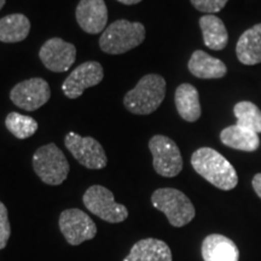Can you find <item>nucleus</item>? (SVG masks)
Wrapping results in <instances>:
<instances>
[{
	"label": "nucleus",
	"mask_w": 261,
	"mask_h": 261,
	"mask_svg": "<svg viewBox=\"0 0 261 261\" xmlns=\"http://www.w3.org/2000/svg\"><path fill=\"white\" fill-rule=\"evenodd\" d=\"M196 173L220 190H232L238 184L236 169L223 155L212 148L197 149L191 156Z\"/></svg>",
	"instance_id": "nucleus-1"
},
{
	"label": "nucleus",
	"mask_w": 261,
	"mask_h": 261,
	"mask_svg": "<svg viewBox=\"0 0 261 261\" xmlns=\"http://www.w3.org/2000/svg\"><path fill=\"white\" fill-rule=\"evenodd\" d=\"M165 97L166 80L159 74H148L126 93L123 106L135 115H149L159 109Z\"/></svg>",
	"instance_id": "nucleus-2"
},
{
	"label": "nucleus",
	"mask_w": 261,
	"mask_h": 261,
	"mask_svg": "<svg viewBox=\"0 0 261 261\" xmlns=\"http://www.w3.org/2000/svg\"><path fill=\"white\" fill-rule=\"evenodd\" d=\"M145 27L139 22L117 19L99 38V47L108 55H122L139 46L145 39Z\"/></svg>",
	"instance_id": "nucleus-3"
},
{
	"label": "nucleus",
	"mask_w": 261,
	"mask_h": 261,
	"mask_svg": "<svg viewBox=\"0 0 261 261\" xmlns=\"http://www.w3.org/2000/svg\"><path fill=\"white\" fill-rule=\"evenodd\" d=\"M151 203L156 210L165 213L169 224L174 227H182L195 218L194 204L184 192L173 188L158 189L151 195Z\"/></svg>",
	"instance_id": "nucleus-4"
},
{
	"label": "nucleus",
	"mask_w": 261,
	"mask_h": 261,
	"mask_svg": "<svg viewBox=\"0 0 261 261\" xmlns=\"http://www.w3.org/2000/svg\"><path fill=\"white\" fill-rule=\"evenodd\" d=\"M33 168L42 182L54 187L61 185L70 171L67 158L55 143L40 146L34 152Z\"/></svg>",
	"instance_id": "nucleus-5"
},
{
	"label": "nucleus",
	"mask_w": 261,
	"mask_h": 261,
	"mask_svg": "<svg viewBox=\"0 0 261 261\" xmlns=\"http://www.w3.org/2000/svg\"><path fill=\"white\" fill-rule=\"evenodd\" d=\"M83 202L91 213L108 223H122L128 217V210L115 202L113 192L102 185H92L87 189Z\"/></svg>",
	"instance_id": "nucleus-6"
},
{
	"label": "nucleus",
	"mask_w": 261,
	"mask_h": 261,
	"mask_svg": "<svg viewBox=\"0 0 261 261\" xmlns=\"http://www.w3.org/2000/svg\"><path fill=\"white\" fill-rule=\"evenodd\" d=\"M149 149L152 155V166L158 174L173 178L181 172L182 158L174 140L156 135L149 140Z\"/></svg>",
	"instance_id": "nucleus-7"
},
{
	"label": "nucleus",
	"mask_w": 261,
	"mask_h": 261,
	"mask_svg": "<svg viewBox=\"0 0 261 261\" xmlns=\"http://www.w3.org/2000/svg\"><path fill=\"white\" fill-rule=\"evenodd\" d=\"M64 144L80 165L89 169H103L108 158L103 146L92 137H81L69 132L64 138Z\"/></svg>",
	"instance_id": "nucleus-8"
},
{
	"label": "nucleus",
	"mask_w": 261,
	"mask_h": 261,
	"mask_svg": "<svg viewBox=\"0 0 261 261\" xmlns=\"http://www.w3.org/2000/svg\"><path fill=\"white\" fill-rule=\"evenodd\" d=\"M51 98V89L47 81L41 77L21 81L12 87L10 99L16 107L25 112H34L45 106Z\"/></svg>",
	"instance_id": "nucleus-9"
},
{
	"label": "nucleus",
	"mask_w": 261,
	"mask_h": 261,
	"mask_svg": "<svg viewBox=\"0 0 261 261\" xmlns=\"http://www.w3.org/2000/svg\"><path fill=\"white\" fill-rule=\"evenodd\" d=\"M60 230L67 242L79 246L97 234V226L90 215L77 208L65 210L60 215Z\"/></svg>",
	"instance_id": "nucleus-10"
},
{
	"label": "nucleus",
	"mask_w": 261,
	"mask_h": 261,
	"mask_svg": "<svg viewBox=\"0 0 261 261\" xmlns=\"http://www.w3.org/2000/svg\"><path fill=\"white\" fill-rule=\"evenodd\" d=\"M104 70L102 64L96 61H87L80 64L62 84V91L70 99H76L90 87L102 83Z\"/></svg>",
	"instance_id": "nucleus-11"
},
{
	"label": "nucleus",
	"mask_w": 261,
	"mask_h": 261,
	"mask_svg": "<svg viewBox=\"0 0 261 261\" xmlns=\"http://www.w3.org/2000/svg\"><path fill=\"white\" fill-rule=\"evenodd\" d=\"M39 58L48 70L64 73L70 69L76 60V47L61 38H51L41 46Z\"/></svg>",
	"instance_id": "nucleus-12"
},
{
	"label": "nucleus",
	"mask_w": 261,
	"mask_h": 261,
	"mask_svg": "<svg viewBox=\"0 0 261 261\" xmlns=\"http://www.w3.org/2000/svg\"><path fill=\"white\" fill-rule=\"evenodd\" d=\"M77 24L87 34H99L106 31L108 9L104 0H80L76 6Z\"/></svg>",
	"instance_id": "nucleus-13"
},
{
	"label": "nucleus",
	"mask_w": 261,
	"mask_h": 261,
	"mask_svg": "<svg viewBox=\"0 0 261 261\" xmlns=\"http://www.w3.org/2000/svg\"><path fill=\"white\" fill-rule=\"evenodd\" d=\"M201 254L204 261H238L240 250L232 240L219 233H212L202 242Z\"/></svg>",
	"instance_id": "nucleus-14"
},
{
	"label": "nucleus",
	"mask_w": 261,
	"mask_h": 261,
	"mask_svg": "<svg viewBox=\"0 0 261 261\" xmlns=\"http://www.w3.org/2000/svg\"><path fill=\"white\" fill-rule=\"evenodd\" d=\"M189 71L198 79H221L227 73V68L221 60L212 57L207 52L196 50L188 63Z\"/></svg>",
	"instance_id": "nucleus-15"
},
{
	"label": "nucleus",
	"mask_w": 261,
	"mask_h": 261,
	"mask_svg": "<svg viewBox=\"0 0 261 261\" xmlns=\"http://www.w3.org/2000/svg\"><path fill=\"white\" fill-rule=\"evenodd\" d=\"M123 261H172V252L168 244L156 238H144L130 248Z\"/></svg>",
	"instance_id": "nucleus-16"
},
{
	"label": "nucleus",
	"mask_w": 261,
	"mask_h": 261,
	"mask_svg": "<svg viewBox=\"0 0 261 261\" xmlns=\"http://www.w3.org/2000/svg\"><path fill=\"white\" fill-rule=\"evenodd\" d=\"M236 56L244 65L261 64V23L243 32L237 41Z\"/></svg>",
	"instance_id": "nucleus-17"
},
{
	"label": "nucleus",
	"mask_w": 261,
	"mask_h": 261,
	"mask_svg": "<svg viewBox=\"0 0 261 261\" xmlns=\"http://www.w3.org/2000/svg\"><path fill=\"white\" fill-rule=\"evenodd\" d=\"M220 140L224 145L240 151L253 152L260 148L259 135L237 123L221 130Z\"/></svg>",
	"instance_id": "nucleus-18"
},
{
	"label": "nucleus",
	"mask_w": 261,
	"mask_h": 261,
	"mask_svg": "<svg viewBox=\"0 0 261 261\" xmlns=\"http://www.w3.org/2000/svg\"><path fill=\"white\" fill-rule=\"evenodd\" d=\"M174 102L177 112L182 120L195 122L201 117L202 110L198 91L191 84H181L175 90Z\"/></svg>",
	"instance_id": "nucleus-19"
},
{
	"label": "nucleus",
	"mask_w": 261,
	"mask_h": 261,
	"mask_svg": "<svg viewBox=\"0 0 261 261\" xmlns=\"http://www.w3.org/2000/svg\"><path fill=\"white\" fill-rule=\"evenodd\" d=\"M204 45L213 51H221L228 42V33L224 22L214 15L202 16L198 21Z\"/></svg>",
	"instance_id": "nucleus-20"
},
{
	"label": "nucleus",
	"mask_w": 261,
	"mask_h": 261,
	"mask_svg": "<svg viewBox=\"0 0 261 261\" xmlns=\"http://www.w3.org/2000/svg\"><path fill=\"white\" fill-rule=\"evenodd\" d=\"M31 32V21L22 14H12L0 18V41L12 44L23 41Z\"/></svg>",
	"instance_id": "nucleus-21"
},
{
	"label": "nucleus",
	"mask_w": 261,
	"mask_h": 261,
	"mask_svg": "<svg viewBox=\"0 0 261 261\" xmlns=\"http://www.w3.org/2000/svg\"><path fill=\"white\" fill-rule=\"evenodd\" d=\"M233 114L237 119V125L252 129L257 135L261 133V110L255 104L248 100L238 102L233 107Z\"/></svg>",
	"instance_id": "nucleus-22"
},
{
	"label": "nucleus",
	"mask_w": 261,
	"mask_h": 261,
	"mask_svg": "<svg viewBox=\"0 0 261 261\" xmlns=\"http://www.w3.org/2000/svg\"><path fill=\"white\" fill-rule=\"evenodd\" d=\"M5 126L12 136L18 139H27L38 130L37 120L19 113H10L5 119Z\"/></svg>",
	"instance_id": "nucleus-23"
},
{
	"label": "nucleus",
	"mask_w": 261,
	"mask_h": 261,
	"mask_svg": "<svg viewBox=\"0 0 261 261\" xmlns=\"http://www.w3.org/2000/svg\"><path fill=\"white\" fill-rule=\"evenodd\" d=\"M192 6L198 11L207 15H213L221 11L228 0H190Z\"/></svg>",
	"instance_id": "nucleus-24"
},
{
	"label": "nucleus",
	"mask_w": 261,
	"mask_h": 261,
	"mask_svg": "<svg viewBox=\"0 0 261 261\" xmlns=\"http://www.w3.org/2000/svg\"><path fill=\"white\" fill-rule=\"evenodd\" d=\"M10 234H11V226L9 221L8 208L3 202H0V250L6 247Z\"/></svg>",
	"instance_id": "nucleus-25"
},
{
	"label": "nucleus",
	"mask_w": 261,
	"mask_h": 261,
	"mask_svg": "<svg viewBox=\"0 0 261 261\" xmlns=\"http://www.w3.org/2000/svg\"><path fill=\"white\" fill-rule=\"evenodd\" d=\"M252 185H253L254 191H255V194L261 198V173H257V174L254 175Z\"/></svg>",
	"instance_id": "nucleus-26"
},
{
	"label": "nucleus",
	"mask_w": 261,
	"mask_h": 261,
	"mask_svg": "<svg viewBox=\"0 0 261 261\" xmlns=\"http://www.w3.org/2000/svg\"><path fill=\"white\" fill-rule=\"evenodd\" d=\"M119 3H121L123 5H135L142 2V0H117Z\"/></svg>",
	"instance_id": "nucleus-27"
},
{
	"label": "nucleus",
	"mask_w": 261,
	"mask_h": 261,
	"mask_svg": "<svg viewBox=\"0 0 261 261\" xmlns=\"http://www.w3.org/2000/svg\"><path fill=\"white\" fill-rule=\"evenodd\" d=\"M5 3H6V0H0V10L3 9V6L5 5Z\"/></svg>",
	"instance_id": "nucleus-28"
}]
</instances>
